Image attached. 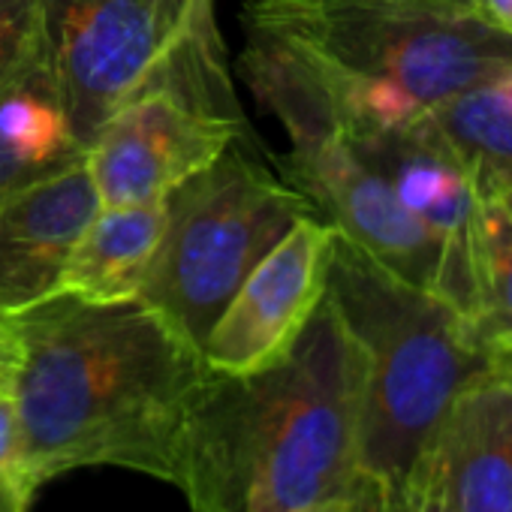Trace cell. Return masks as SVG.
<instances>
[{
  "instance_id": "obj_1",
  "label": "cell",
  "mask_w": 512,
  "mask_h": 512,
  "mask_svg": "<svg viewBox=\"0 0 512 512\" xmlns=\"http://www.w3.org/2000/svg\"><path fill=\"white\" fill-rule=\"evenodd\" d=\"M16 317V407L37 488L82 467L181 485L205 356L139 299L52 296Z\"/></svg>"
},
{
  "instance_id": "obj_2",
  "label": "cell",
  "mask_w": 512,
  "mask_h": 512,
  "mask_svg": "<svg viewBox=\"0 0 512 512\" xmlns=\"http://www.w3.org/2000/svg\"><path fill=\"white\" fill-rule=\"evenodd\" d=\"M362 356L323 293L272 365L211 368L184 431L181 485L190 512H314L359 476Z\"/></svg>"
},
{
  "instance_id": "obj_3",
  "label": "cell",
  "mask_w": 512,
  "mask_h": 512,
  "mask_svg": "<svg viewBox=\"0 0 512 512\" xmlns=\"http://www.w3.org/2000/svg\"><path fill=\"white\" fill-rule=\"evenodd\" d=\"M241 25L278 40L311 70L344 136L410 127L512 67V37L482 16L398 0H247Z\"/></svg>"
},
{
  "instance_id": "obj_4",
  "label": "cell",
  "mask_w": 512,
  "mask_h": 512,
  "mask_svg": "<svg viewBox=\"0 0 512 512\" xmlns=\"http://www.w3.org/2000/svg\"><path fill=\"white\" fill-rule=\"evenodd\" d=\"M326 296L362 356L359 473L404 491L455 398L494 371L464 317L332 235Z\"/></svg>"
},
{
  "instance_id": "obj_5",
  "label": "cell",
  "mask_w": 512,
  "mask_h": 512,
  "mask_svg": "<svg viewBox=\"0 0 512 512\" xmlns=\"http://www.w3.org/2000/svg\"><path fill=\"white\" fill-rule=\"evenodd\" d=\"M311 202L235 145L166 196V232L139 302L187 344H202L253 266Z\"/></svg>"
},
{
  "instance_id": "obj_6",
  "label": "cell",
  "mask_w": 512,
  "mask_h": 512,
  "mask_svg": "<svg viewBox=\"0 0 512 512\" xmlns=\"http://www.w3.org/2000/svg\"><path fill=\"white\" fill-rule=\"evenodd\" d=\"M46 55L70 130L88 151L163 64L157 0H46Z\"/></svg>"
},
{
  "instance_id": "obj_7",
  "label": "cell",
  "mask_w": 512,
  "mask_h": 512,
  "mask_svg": "<svg viewBox=\"0 0 512 512\" xmlns=\"http://www.w3.org/2000/svg\"><path fill=\"white\" fill-rule=\"evenodd\" d=\"M244 136V121L169 85H151L106 121L85 163L103 205L163 202Z\"/></svg>"
},
{
  "instance_id": "obj_8",
  "label": "cell",
  "mask_w": 512,
  "mask_h": 512,
  "mask_svg": "<svg viewBox=\"0 0 512 512\" xmlns=\"http://www.w3.org/2000/svg\"><path fill=\"white\" fill-rule=\"evenodd\" d=\"M281 178L299 190L317 217L398 275L434 290L440 272V241L401 205L392 184L350 145L344 133L272 154Z\"/></svg>"
},
{
  "instance_id": "obj_9",
  "label": "cell",
  "mask_w": 512,
  "mask_h": 512,
  "mask_svg": "<svg viewBox=\"0 0 512 512\" xmlns=\"http://www.w3.org/2000/svg\"><path fill=\"white\" fill-rule=\"evenodd\" d=\"M332 235V223L305 214L253 266L202 344L214 371H260L293 347L326 293Z\"/></svg>"
},
{
  "instance_id": "obj_10",
  "label": "cell",
  "mask_w": 512,
  "mask_h": 512,
  "mask_svg": "<svg viewBox=\"0 0 512 512\" xmlns=\"http://www.w3.org/2000/svg\"><path fill=\"white\" fill-rule=\"evenodd\" d=\"M347 139L362 160L392 184L401 205L440 241V272L431 293L452 305L467 323L476 311V190L467 172L425 118L401 130Z\"/></svg>"
},
{
  "instance_id": "obj_11",
  "label": "cell",
  "mask_w": 512,
  "mask_h": 512,
  "mask_svg": "<svg viewBox=\"0 0 512 512\" xmlns=\"http://www.w3.org/2000/svg\"><path fill=\"white\" fill-rule=\"evenodd\" d=\"M100 205L85 160L0 202V314L58 296L61 272Z\"/></svg>"
},
{
  "instance_id": "obj_12",
  "label": "cell",
  "mask_w": 512,
  "mask_h": 512,
  "mask_svg": "<svg viewBox=\"0 0 512 512\" xmlns=\"http://www.w3.org/2000/svg\"><path fill=\"white\" fill-rule=\"evenodd\" d=\"M452 512H512V377L467 386L437 437Z\"/></svg>"
},
{
  "instance_id": "obj_13",
  "label": "cell",
  "mask_w": 512,
  "mask_h": 512,
  "mask_svg": "<svg viewBox=\"0 0 512 512\" xmlns=\"http://www.w3.org/2000/svg\"><path fill=\"white\" fill-rule=\"evenodd\" d=\"M76 142L49 55L0 88V202L85 160Z\"/></svg>"
},
{
  "instance_id": "obj_14",
  "label": "cell",
  "mask_w": 512,
  "mask_h": 512,
  "mask_svg": "<svg viewBox=\"0 0 512 512\" xmlns=\"http://www.w3.org/2000/svg\"><path fill=\"white\" fill-rule=\"evenodd\" d=\"M166 232V199L145 205H100L61 272L58 293L112 305L139 299Z\"/></svg>"
},
{
  "instance_id": "obj_15",
  "label": "cell",
  "mask_w": 512,
  "mask_h": 512,
  "mask_svg": "<svg viewBox=\"0 0 512 512\" xmlns=\"http://www.w3.org/2000/svg\"><path fill=\"white\" fill-rule=\"evenodd\" d=\"M467 172L479 196L512 187V103L497 79L473 85L422 115Z\"/></svg>"
},
{
  "instance_id": "obj_16",
  "label": "cell",
  "mask_w": 512,
  "mask_h": 512,
  "mask_svg": "<svg viewBox=\"0 0 512 512\" xmlns=\"http://www.w3.org/2000/svg\"><path fill=\"white\" fill-rule=\"evenodd\" d=\"M157 13L163 28V64L151 85H169L220 115L244 121L211 0H157Z\"/></svg>"
},
{
  "instance_id": "obj_17",
  "label": "cell",
  "mask_w": 512,
  "mask_h": 512,
  "mask_svg": "<svg viewBox=\"0 0 512 512\" xmlns=\"http://www.w3.org/2000/svg\"><path fill=\"white\" fill-rule=\"evenodd\" d=\"M473 278L476 311L467 320V329L473 341L491 353L497 344L512 338V214L500 196L476 193Z\"/></svg>"
},
{
  "instance_id": "obj_18",
  "label": "cell",
  "mask_w": 512,
  "mask_h": 512,
  "mask_svg": "<svg viewBox=\"0 0 512 512\" xmlns=\"http://www.w3.org/2000/svg\"><path fill=\"white\" fill-rule=\"evenodd\" d=\"M46 52V0H0V88Z\"/></svg>"
},
{
  "instance_id": "obj_19",
  "label": "cell",
  "mask_w": 512,
  "mask_h": 512,
  "mask_svg": "<svg viewBox=\"0 0 512 512\" xmlns=\"http://www.w3.org/2000/svg\"><path fill=\"white\" fill-rule=\"evenodd\" d=\"M0 482L25 503H31L37 494L13 389H0Z\"/></svg>"
},
{
  "instance_id": "obj_20",
  "label": "cell",
  "mask_w": 512,
  "mask_h": 512,
  "mask_svg": "<svg viewBox=\"0 0 512 512\" xmlns=\"http://www.w3.org/2000/svg\"><path fill=\"white\" fill-rule=\"evenodd\" d=\"M401 512H452L446 500L443 461H440L437 443L425 452V458L416 464L413 476L407 479L401 491Z\"/></svg>"
},
{
  "instance_id": "obj_21",
  "label": "cell",
  "mask_w": 512,
  "mask_h": 512,
  "mask_svg": "<svg viewBox=\"0 0 512 512\" xmlns=\"http://www.w3.org/2000/svg\"><path fill=\"white\" fill-rule=\"evenodd\" d=\"M356 512H401V491H389L377 479L359 473L353 485Z\"/></svg>"
},
{
  "instance_id": "obj_22",
  "label": "cell",
  "mask_w": 512,
  "mask_h": 512,
  "mask_svg": "<svg viewBox=\"0 0 512 512\" xmlns=\"http://www.w3.org/2000/svg\"><path fill=\"white\" fill-rule=\"evenodd\" d=\"M16 365H19L16 317L13 314H0V389H13Z\"/></svg>"
},
{
  "instance_id": "obj_23",
  "label": "cell",
  "mask_w": 512,
  "mask_h": 512,
  "mask_svg": "<svg viewBox=\"0 0 512 512\" xmlns=\"http://www.w3.org/2000/svg\"><path fill=\"white\" fill-rule=\"evenodd\" d=\"M476 13L491 28H497L506 37H512V0H479V10Z\"/></svg>"
},
{
  "instance_id": "obj_24",
  "label": "cell",
  "mask_w": 512,
  "mask_h": 512,
  "mask_svg": "<svg viewBox=\"0 0 512 512\" xmlns=\"http://www.w3.org/2000/svg\"><path fill=\"white\" fill-rule=\"evenodd\" d=\"M398 4H413V7H425V10H437V13H461V16L479 10V0H398Z\"/></svg>"
},
{
  "instance_id": "obj_25",
  "label": "cell",
  "mask_w": 512,
  "mask_h": 512,
  "mask_svg": "<svg viewBox=\"0 0 512 512\" xmlns=\"http://www.w3.org/2000/svg\"><path fill=\"white\" fill-rule=\"evenodd\" d=\"M488 356H491L494 371H500V374H509V377H512V338H509V341H503V344H497Z\"/></svg>"
},
{
  "instance_id": "obj_26",
  "label": "cell",
  "mask_w": 512,
  "mask_h": 512,
  "mask_svg": "<svg viewBox=\"0 0 512 512\" xmlns=\"http://www.w3.org/2000/svg\"><path fill=\"white\" fill-rule=\"evenodd\" d=\"M25 509H31V503L19 500L4 482H0V512H25Z\"/></svg>"
},
{
  "instance_id": "obj_27",
  "label": "cell",
  "mask_w": 512,
  "mask_h": 512,
  "mask_svg": "<svg viewBox=\"0 0 512 512\" xmlns=\"http://www.w3.org/2000/svg\"><path fill=\"white\" fill-rule=\"evenodd\" d=\"M356 485V482H353ZM314 512H356V503H353V491L347 494V497H341V500H332V503H323L320 509H314Z\"/></svg>"
},
{
  "instance_id": "obj_28",
  "label": "cell",
  "mask_w": 512,
  "mask_h": 512,
  "mask_svg": "<svg viewBox=\"0 0 512 512\" xmlns=\"http://www.w3.org/2000/svg\"><path fill=\"white\" fill-rule=\"evenodd\" d=\"M497 85H500V91L506 94V100L512 103V67H509V70H506V73L497 79Z\"/></svg>"
},
{
  "instance_id": "obj_29",
  "label": "cell",
  "mask_w": 512,
  "mask_h": 512,
  "mask_svg": "<svg viewBox=\"0 0 512 512\" xmlns=\"http://www.w3.org/2000/svg\"><path fill=\"white\" fill-rule=\"evenodd\" d=\"M500 202H503V205H506V211H509V214H512V187H509V190H503V193H500Z\"/></svg>"
},
{
  "instance_id": "obj_30",
  "label": "cell",
  "mask_w": 512,
  "mask_h": 512,
  "mask_svg": "<svg viewBox=\"0 0 512 512\" xmlns=\"http://www.w3.org/2000/svg\"><path fill=\"white\" fill-rule=\"evenodd\" d=\"M25 512H31V509H25Z\"/></svg>"
},
{
  "instance_id": "obj_31",
  "label": "cell",
  "mask_w": 512,
  "mask_h": 512,
  "mask_svg": "<svg viewBox=\"0 0 512 512\" xmlns=\"http://www.w3.org/2000/svg\"><path fill=\"white\" fill-rule=\"evenodd\" d=\"M211 4H214V0H211Z\"/></svg>"
}]
</instances>
